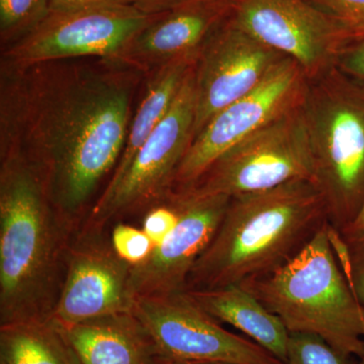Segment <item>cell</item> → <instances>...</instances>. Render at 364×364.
Wrapping results in <instances>:
<instances>
[{
    "instance_id": "603a6c76",
    "label": "cell",
    "mask_w": 364,
    "mask_h": 364,
    "mask_svg": "<svg viewBox=\"0 0 364 364\" xmlns=\"http://www.w3.org/2000/svg\"><path fill=\"white\" fill-rule=\"evenodd\" d=\"M178 220V210L166 198L162 203L148 210L143 219L142 230L156 247L173 231Z\"/></svg>"
},
{
    "instance_id": "f546056e",
    "label": "cell",
    "mask_w": 364,
    "mask_h": 364,
    "mask_svg": "<svg viewBox=\"0 0 364 364\" xmlns=\"http://www.w3.org/2000/svg\"><path fill=\"white\" fill-rule=\"evenodd\" d=\"M151 364H231L225 363H218V361H205V360H188V359H178L168 358V356L160 355L156 354L153 358Z\"/></svg>"
},
{
    "instance_id": "3957f363",
    "label": "cell",
    "mask_w": 364,
    "mask_h": 364,
    "mask_svg": "<svg viewBox=\"0 0 364 364\" xmlns=\"http://www.w3.org/2000/svg\"><path fill=\"white\" fill-rule=\"evenodd\" d=\"M327 223L324 198L306 179L232 196L184 291L220 289L272 272L296 257Z\"/></svg>"
},
{
    "instance_id": "4316f807",
    "label": "cell",
    "mask_w": 364,
    "mask_h": 364,
    "mask_svg": "<svg viewBox=\"0 0 364 364\" xmlns=\"http://www.w3.org/2000/svg\"><path fill=\"white\" fill-rule=\"evenodd\" d=\"M124 4L149 14H163L183 4L186 0H123Z\"/></svg>"
},
{
    "instance_id": "44dd1931",
    "label": "cell",
    "mask_w": 364,
    "mask_h": 364,
    "mask_svg": "<svg viewBox=\"0 0 364 364\" xmlns=\"http://www.w3.org/2000/svg\"><path fill=\"white\" fill-rule=\"evenodd\" d=\"M284 364H356L346 355L310 333L291 332L287 341Z\"/></svg>"
},
{
    "instance_id": "cb8c5ba5",
    "label": "cell",
    "mask_w": 364,
    "mask_h": 364,
    "mask_svg": "<svg viewBox=\"0 0 364 364\" xmlns=\"http://www.w3.org/2000/svg\"><path fill=\"white\" fill-rule=\"evenodd\" d=\"M336 240L345 274L359 303L364 306V243L344 245L340 238Z\"/></svg>"
},
{
    "instance_id": "83f0119b",
    "label": "cell",
    "mask_w": 364,
    "mask_h": 364,
    "mask_svg": "<svg viewBox=\"0 0 364 364\" xmlns=\"http://www.w3.org/2000/svg\"><path fill=\"white\" fill-rule=\"evenodd\" d=\"M49 1L51 13L75 11V9L111 4V2H124L123 0H49Z\"/></svg>"
},
{
    "instance_id": "52a82bcc",
    "label": "cell",
    "mask_w": 364,
    "mask_h": 364,
    "mask_svg": "<svg viewBox=\"0 0 364 364\" xmlns=\"http://www.w3.org/2000/svg\"><path fill=\"white\" fill-rule=\"evenodd\" d=\"M195 66L169 111L136 153L121 181L105 188L80 228L105 230L109 223L124 215L162 203L171 193L176 170L193 141Z\"/></svg>"
},
{
    "instance_id": "d4e9b609",
    "label": "cell",
    "mask_w": 364,
    "mask_h": 364,
    "mask_svg": "<svg viewBox=\"0 0 364 364\" xmlns=\"http://www.w3.org/2000/svg\"><path fill=\"white\" fill-rule=\"evenodd\" d=\"M328 16L364 35V0H308Z\"/></svg>"
},
{
    "instance_id": "8fae6325",
    "label": "cell",
    "mask_w": 364,
    "mask_h": 364,
    "mask_svg": "<svg viewBox=\"0 0 364 364\" xmlns=\"http://www.w3.org/2000/svg\"><path fill=\"white\" fill-rule=\"evenodd\" d=\"M158 354L231 364H284L251 339L228 331L186 291L136 298L132 310Z\"/></svg>"
},
{
    "instance_id": "f1b7e54d",
    "label": "cell",
    "mask_w": 364,
    "mask_h": 364,
    "mask_svg": "<svg viewBox=\"0 0 364 364\" xmlns=\"http://www.w3.org/2000/svg\"><path fill=\"white\" fill-rule=\"evenodd\" d=\"M344 245L364 243V205L356 219L339 235Z\"/></svg>"
},
{
    "instance_id": "2e32d148",
    "label": "cell",
    "mask_w": 364,
    "mask_h": 364,
    "mask_svg": "<svg viewBox=\"0 0 364 364\" xmlns=\"http://www.w3.org/2000/svg\"><path fill=\"white\" fill-rule=\"evenodd\" d=\"M60 328L78 364H151L158 354L149 333L133 312Z\"/></svg>"
},
{
    "instance_id": "4dcf8cb0",
    "label": "cell",
    "mask_w": 364,
    "mask_h": 364,
    "mask_svg": "<svg viewBox=\"0 0 364 364\" xmlns=\"http://www.w3.org/2000/svg\"><path fill=\"white\" fill-rule=\"evenodd\" d=\"M358 364H364V351L363 355H361L360 358H359V361Z\"/></svg>"
},
{
    "instance_id": "ac0fdd59",
    "label": "cell",
    "mask_w": 364,
    "mask_h": 364,
    "mask_svg": "<svg viewBox=\"0 0 364 364\" xmlns=\"http://www.w3.org/2000/svg\"><path fill=\"white\" fill-rule=\"evenodd\" d=\"M196 59H181L159 67L148 82L135 117L129 127L123 153L107 188L116 186L126 173L136 153L169 111Z\"/></svg>"
},
{
    "instance_id": "5bb4252c",
    "label": "cell",
    "mask_w": 364,
    "mask_h": 364,
    "mask_svg": "<svg viewBox=\"0 0 364 364\" xmlns=\"http://www.w3.org/2000/svg\"><path fill=\"white\" fill-rule=\"evenodd\" d=\"M167 198L178 210V223L147 259L132 267L134 301L184 291L191 268L214 238L230 202V196H202L191 191H171Z\"/></svg>"
},
{
    "instance_id": "5b68a950",
    "label": "cell",
    "mask_w": 364,
    "mask_h": 364,
    "mask_svg": "<svg viewBox=\"0 0 364 364\" xmlns=\"http://www.w3.org/2000/svg\"><path fill=\"white\" fill-rule=\"evenodd\" d=\"M314 160V183L328 222L341 234L364 205V83L334 66L308 79L301 102Z\"/></svg>"
},
{
    "instance_id": "7c38bea8",
    "label": "cell",
    "mask_w": 364,
    "mask_h": 364,
    "mask_svg": "<svg viewBox=\"0 0 364 364\" xmlns=\"http://www.w3.org/2000/svg\"><path fill=\"white\" fill-rule=\"evenodd\" d=\"M105 235V229L85 228L74 234L52 318L60 327L133 310L132 265L117 255Z\"/></svg>"
},
{
    "instance_id": "4fadbf2b",
    "label": "cell",
    "mask_w": 364,
    "mask_h": 364,
    "mask_svg": "<svg viewBox=\"0 0 364 364\" xmlns=\"http://www.w3.org/2000/svg\"><path fill=\"white\" fill-rule=\"evenodd\" d=\"M287 58L229 21L208 41L195 66V138L223 109L245 97Z\"/></svg>"
},
{
    "instance_id": "484cf974",
    "label": "cell",
    "mask_w": 364,
    "mask_h": 364,
    "mask_svg": "<svg viewBox=\"0 0 364 364\" xmlns=\"http://www.w3.org/2000/svg\"><path fill=\"white\" fill-rule=\"evenodd\" d=\"M337 67L347 75L364 83V40L349 48L342 55Z\"/></svg>"
},
{
    "instance_id": "9a60e30c",
    "label": "cell",
    "mask_w": 364,
    "mask_h": 364,
    "mask_svg": "<svg viewBox=\"0 0 364 364\" xmlns=\"http://www.w3.org/2000/svg\"><path fill=\"white\" fill-rule=\"evenodd\" d=\"M230 16V0H186L139 33L122 57L159 67L177 60L198 59Z\"/></svg>"
},
{
    "instance_id": "e0dca14e",
    "label": "cell",
    "mask_w": 364,
    "mask_h": 364,
    "mask_svg": "<svg viewBox=\"0 0 364 364\" xmlns=\"http://www.w3.org/2000/svg\"><path fill=\"white\" fill-rule=\"evenodd\" d=\"M186 293L208 315L233 326L286 363L289 335L286 326L240 284Z\"/></svg>"
},
{
    "instance_id": "d6986e66",
    "label": "cell",
    "mask_w": 364,
    "mask_h": 364,
    "mask_svg": "<svg viewBox=\"0 0 364 364\" xmlns=\"http://www.w3.org/2000/svg\"><path fill=\"white\" fill-rule=\"evenodd\" d=\"M0 364H78L53 320L0 326Z\"/></svg>"
},
{
    "instance_id": "ba28073f",
    "label": "cell",
    "mask_w": 364,
    "mask_h": 364,
    "mask_svg": "<svg viewBox=\"0 0 364 364\" xmlns=\"http://www.w3.org/2000/svg\"><path fill=\"white\" fill-rule=\"evenodd\" d=\"M231 20L254 39L293 59L306 78L317 77L364 40L308 0H230Z\"/></svg>"
},
{
    "instance_id": "6da1fadb",
    "label": "cell",
    "mask_w": 364,
    "mask_h": 364,
    "mask_svg": "<svg viewBox=\"0 0 364 364\" xmlns=\"http://www.w3.org/2000/svg\"><path fill=\"white\" fill-rule=\"evenodd\" d=\"M37 97L23 155L39 171L53 205L78 230L98 184L123 153L131 86L117 75L82 72Z\"/></svg>"
},
{
    "instance_id": "7a4b0ae2",
    "label": "cell",
    "mask_w": 364,
    "mask_h": 364,
    "mask_svg": "<svg viewBox=\"0 0 364 364\" xmlns=\"http://www.w3.org/2000/svg\"><path fill=\"white\" fill-rule=\"evenodd\" d=\"M76 231L28 158L6 154L0 171V326L52 320Z\"/></svg>"
},
{
    "instance_id": "30bf717a",
    "label": "cell",
    "mask_w": 364,
    "mask_h": 364,
    "mask_svg": "<svg viewBox=\"0 0 364 364\" xmlns=\"http://www.w3.org/2000/svg\"><path fill=\"white\" fill-rule=\"evenodd\" d=\"M308 78L291 58L275 65L257 87L223 109L191 141L171 191L193 186L224 153L273 119L299 107Z\"/></svg>"
},
{
    "instance_id": "277c9868",
    "label": "cell",
    "mask_w": 364,
    "mask_h": 364,
    "mask_svg": "<svg viewBox=\"0 0 364 364\" xmlns=\"http://www.w3.org/2000/svg\"><path fill=\"white\" fill-rule=\"evenodd\" d=\"M334 234L327 223L293 259L239 284L289 333L317 335L359 358L364 351V306L345 274Z\"/></svg>"
},
{
    "instance_id": "7402d4cb",
    "label": "cell",
    "mask_w": 364,
    "mask_h": 364,
    "mask_svg": "<svg viewBox=\"0 0 364 364\" xmlns=\"http://www.w3.org/2000/svg\"><path fill=\"white\" fill-rule=\"evenodd\" d=\"M109 237L117 255L132 267L143 263L154 249L142 228L139 229L126 223L117 222Z\"/></svg>"
},
{
    "instance_id": "8992f818",
    "label": "cell",
    "mask_w": 364,
    "mask_h": 364,
    "mask_svg": "<svg viewBox=\"0 0 364 364\" xmlns=\"http://www.w3.org/2000/svg\"><path fill=\"white\" fill-rule=\"evenodd\" d=\"M296 179L314 182L312 145L301 105L236 144L184 191L232 198Z\"/></svg>"
},
{
    "instance_id": "ffe728a7",
    "label": "cell",
    "mask_w": 364,
    "mask_h": 364,
    "mask_svg": "<svg viewBox=\"0 0 364 364\" xmlns=\"http://www.w3.org/2000/svg\"><path fill=\"white\" fill-rule=\"evenodd\" d=\"M50 14L49 0H0L2 42H18L35 31Z\"/></svg>"
},
{
    "instance_id": "9c48e42d",
    "label": "cell",
    "mask_w": 364,
    "mask_h": 364,
    "mask_svg": "<svg viewBox=\"0 0 364 364\" xmlns=\"http://www.w3.org/2000/svg\"><path fill=\"white\" fill-rule=\"evenodd\" d=\"M163 14L146 13L124 2L51 13L14 43L6 57L18 66L74 57H122L139 33Z\"/></svg>"
}]
</instances>
